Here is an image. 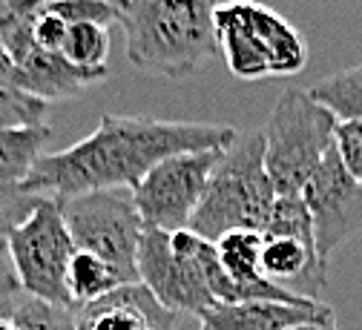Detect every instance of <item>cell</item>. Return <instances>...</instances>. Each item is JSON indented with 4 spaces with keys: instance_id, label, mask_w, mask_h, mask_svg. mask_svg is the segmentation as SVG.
I'll return each mask as SVG.
<instances>
[{
    "instance_id": "cell-1",
    "label": "cell",
    "mask_w": 362,
    "mask_h": 330,
    "mask_svg": "<svg viewBox=\"0 0 362 330\" xmlns=\"http://www.w3.org/2000/svg\"><path fill=\"white\" fill-rule=\"evenodd\" d=\"M236 135L239 132L228 124L107 112L78 144L61 153H43L21 190L58 201L93 190H135L158 161L178 153L224 150L233 144Z\"/></svg>"
},
{
    "instance_id": "cell-2",
    "label": "cell",
    "mask_w": 362,
    "mask_h": 330,
    "mask_svg": "<svg viewBox=\"0 0 362 330\" xmlns=\"http://www.w3.org/2000/svg\"><path fill=\"white\" fill-rule=\"evenodd\" d=\"M221 0H129L121 12L127 61L144 75L185 81L216 55V6Z\"/></svg>"
},
{
    "instance_id": "cell-3",
    "label": "cell",
    "mask_w": 362,
    "mask_h": 330,
    "mask_svg": "<svg viewBox=\"0 0 362 330\" xmlns=\"http://www.w3.org/2000/svg\"><path fill=\"white\" fill-rule=\"evenodd\" d=\"M276 201V190L264 170V138L262 132L236 135V141L221 153L204 196L190 218V230L218 242L230 230L262 232Z\"/></svg>"
},
{
    "instance_id": "cell-4",
    "label": "cell",
    "mask_w": 362,
    "mask_h": 330,
    "mask_svg": "<svg viewBox=\"0 0 362 330\" xmlns=\"http://www.w3.org/2000/svg\"><path fill=\"white\" fill-rule=\"evenodd\" d=\"M216 43L239 81L293 78L308 66V40L276 9L256 0L216 6Z\"/></svg>"
},
{
    "instance_id": "cell-5",
    "label": "cell",
    "mask_w": 362,
    "mask_h": 330,
    "mask_svg": "<svg viewBox=\"0 0 362 330\" xmlns=\"http://www.w3.org/2000/svg\"><path fill=\"white\" fill-rule=\"evenodd\" d=\"M337 124L308 89L288 86L282 92L262 129L264 170L276 196H302L308 178L334 147Z\"/></svg>"
},
{
    "instance_id": "cell-6",
    "label": "cell",
    "mask_w": 362,
    "mask_h": 330,
    "mask_svg": "<svg viewBox=\"0 0 362 330\" xmlns=\"http://www.w3.org/2000/svg\"><path fill=\"white\" fill-rule=\"evenodd\" d=\"M9 244L23 296L72 307L66 270L75 253V242L64 221L61 201L40 199L23 216V221L15 224Z\"/></svg>"
},
{
    "instance_id": "cell-7",
    "label": "cell",
    "mask_w": 362,
    "mask_h": 330,
    "mask_svg": "<svg viewBox=\"0 0 362 330\" xmlns=\"http://www.w3.org/2000/svg\"><path fill=\"white\" fill-rule=\"evenodd\" d=\"M64 221L72 232L78 250L95 253L110 261L124 281H139V244L144 235V221L132 204L129 193L121 190H93L61 199Z\"/></svg>"
},
{
    "instance_id": "cell-8",
    "label": "cell",
    "mask_w": 362,
    "mask_h": 330,
    "mask_svg": "<svg viewBox=\"0 0 362 330\" xmlns=\"http://www.w3.org/2000/svg\"><path fill=\"white\" fill-rule=\"evenodd\" d=\"M224 150L178 153L158 161L139 181V187L129 190L132 204L139 210L144 227H153L161 232L190 230V218Z\"/></svg>"
},
{
    "instance_id": "cell-9",
    "label": "cell",
    "mask_w": 362,
    "mask_h": 330,
    "mask_svg": "<svg viewBox=\"0 0 362 330\" xmlns=\"http://www.w3.org/2000/svg\"><path fill=\"white\" fill-rule=\"evenodd\" d=\"M302 199L313 221L316 253L328 264L342 244L362 232V184L342 164L337 153V138L322 164L308 178Z\"/></svg>"
},
{
    "instance_id": "cell-10",
    "label": "cell",
    "mask_w": 362,
    "mask_h": 330,
    "mask_svg": "<svg viewBox=\"0 0 362 330\" xmlns=\"http://www.w3.org/2000/svg\"><path fill=\"white\" fill-rule=\"evenodd\" d=\"M178 313L164 307L141 281L75 307V330H175Z\"/></svg>"
},
{
    "instance_id": "cell-11",
    "label": "cell",
    "mask_w": 362,
    "mask_h": 330,
    "mask_svg": "<svg viewBox=\"0 0 362 330\" xmlns=\"http://www.w3.org/2000/svg\"><path fill=\"white\" fill-rule=\"evenodd\" d=\"M107 78H110V66H101V69L78 66L66 61L61 52H47L40 46H35L29 58L15 72V86L40 101L52 104V101L78 98L83 92L101 86Z\"/></svg>"
},
{
    "instance_id": "cell-12",
    "label": "cell",
    "mask_w": 362,
    "mask_h": 330,
    "mask_svg": "<svg viewBox=\"0 0 362 330\" xmlns=\"http://www.w3.org/2000/svg\"><path fill=\"white\" fill-rule=\"evenodd\" d=\"M325 261L316 253L313 242L293 235H262V273L274 285L320 302L325 288Z\"/></svg>"
},
{
    "instance_id": "cell-13",
    "label": "cell",
    "mask_w": 362,
    "mask_h": 330,
    "mask_svg": "<svg viewBox=\"0 0 362 330\" xmlns=\"http://www.w3.org/2000/svg\"><path fill=\"white\" fill-rule=\"evenodd\" d=\"M334 316V307L322 302H270V299H250L236 305H216L202 316V330H288L302 322Z\"/></svg>"
},
{
    "instance_id": "cell-14",
    "label": "cell",
    "mask_w": 362,
    "mask_h": 330,
    "mask_svg": "<svg viewBox=\"0 0 362 330\" xmlns=\"http://www.w3.org/2000/svg\"><path fill=\"white\" fill-rule=\"evenodd\" d=\"M43 196L23 193L21 187H12V190H0V316H12V310L23 299L21 281H18V273H15V261H12L9 235H12L15 224L23 221V216Z\"/></svg>"
},
{
    "instance_id": "cell-15",
    "label": "cell",
    "mask_w": 362,
    "mask_h": 330,
    "mask_svg": "<svg viewBox=\"0 0 362 330\" xmlns=\"http://www.w3.org/2000/svg\"><path fill=\"white\" fill-rule=\"evenodd\" d=\"M52 126H12L0 129V190H12L26 181L43 147L49 144Z\"/></svg>"
},
{
    "instance_id": "cell-16",
    "label": "cell",
    "mask_w": 362,
    "mask_h": 330,
    "mask_svg": "<svg viewBox=\"0 0 362 330\" xmlns=\"http://www.w3.org/2000/svg\"><path fill=\"white\" fill-rule=\"evenodd\" d=\"M121 285H129V281H124V276L110 261H104L95 253H86V250L75 247L69 270H66V288H69L72 307L95 302V299L112 293Z\"/></svg>"
},
{
    "instance_id": "cell-17",
    "label": "cell",
    "mask_w": 362,
    "mask_h": 330,
    "mask_svg": "<svg viewBox=\"0 0 362 330\" xmlns=\"http://www.w3.org/2000/svg\"><path fill=\"white\" fill-rule=\"evenodd\" d=\"M308 92H310V98L320 101L339 124H348V121L362 124V64L322 78Z\"/></svg>"
},
{
    "instance_id": "cell-18",
    "label": "cell",
    "mask_w": 362,
    "mask_h": 330,
    "mask_svg": "<svg viewBox=\"0 0 362 330\" xmlns=\"http://www.w3.org/2000/svg\"><path fill=\"white\" fill-rule=\"evenodd\" d=\"M112 49V35L110 26H98V23H72L66 29V40L61 55L78 66H89V69H101L107 66Z\"/></svg>"
},
{
    "instance_id": "cell-19",
    "label": "cell",
    "mask_w": 362,
    "mask_h": 330,
    "mask_svg": "<svg viewBox=\"0 0 362 330\" xmlns=\"http://www.w3.org/2000/svg\"><path fill=\"white\" fill-rule=\"evenodd\" d=\"M49 115V104L40 101L29 92L12 86V83H0V129H12V126H43Z\"/></svg>"
},
{
    "instance_id": "cell-20",
    "label": "cell",
    "mask_w": 362,
    "mask_h": 330,
    "mask_svg": "<svg viewBox=\"0 0 362 330\" xmlns=\"http://www.w3.org/2000/svg\"><path fill=\"white\" fill-rule=\"evenodd\" d=\"M262 235H293V239L313 242V221L305 207V199L302 196H276Z\"/></svg>"
},
{
    "instance_id": "cell-21",
    "label": "cell",
    "mask_w": 362,
    "mask_h": 330,
    "mask_svg": "<svg viewBox=\"0 0 362 330\" xmlns=\"http://www.w3.org/2000/svg\"><path fill=\"white\" fill-rule=\"evenodd\" d=\"M12 319L21 330H75V307L52 305L43 299L23 296L12 310Z\"/></svg>"
},
{
    "instance_id": "cell-22",
    "label": "cell",
    "mask_w": 362,
    "mask_h": 330,
    "mask_svg": "<svg viewBox=\"0 0 362 330\" xmlns=\"http://www.w3.org/2000/svg\"><path fill=\"white\" fill-rule=\"evenodd\" d=\"M49 6L66 26L72 23H98V26H112L121 20V6L110 4V0H49Z\"/></svg>"
},
{
    "instance_id": "cell-23",
    "label": "cell",
    "mask_w": 362,
    "mask_h": 330,
    "mask_svg": "<svg viewBox=\"0 0 362 330\" xmlns=\"http://www.w3.org/2000/svg\"><path fill=\"white\" fill-rule=\"evenodd\" d=\"M66 20H61L49 6L37 4V15H35V23H32V35H35V43L40 49L47 52H61L64 49V40H66Z\"/></svg>"
},
{
    "instance_id": "cell-24",
    "label": "cell",
    "mask_w": 362,
    "mask_h": 330,
    "mask_svg": "<svg viewBox=\"0 0 362 330\" xmlns=\"http://www.w3.org/2000/svg\"><path fill=\"white\" fill-rule=\"evenodd\" d=\"M337 153L348 172L362 184V124H337Z\"/></svg>"
},
{
    "instance_id": "cell-25",
    "label": "cell",
    "mask_w": 362,
    "mask_h": 330,
    "mask_svg": "<svg viewBox=\"0 0 362 330\" xmlns=\"http://www.w3.org/2000/svg\"><path fill=\"white\" fill-rule=\"evenodd\" d=\"M288 330H337V313L334 316H325V319H313V322H302V324H293Z\"/></svg>"
},
{
    "instance_id": "cell-26",
    "label": "cell",
    "mask_w": 362,
    "mask_h": 330,
    "mask_svg": "<svg viewBox=\"0 0 362 330\" xmlns=\"http://www.w3.org/2000/svg\"><path fill=\"white\" fill-rule=\"evenodd\" d=\"M0 330H21L12 316H0Z\"/></svg>"
},
{
    "instance_id": "cell-27",
    "label": "cell",
    "mask_w": 362,
    "mask_h": 330,
    "mask_svg": "<svg viewBox=\"0 0 362 330\" xmlns=\"http://www.w3.org/2000/svg\"><path fill=\"white\" fill-rule=\"evenodd\" d=\"M37 4H49V0H37ZM110 4H115V6L127 9V4H129V0H110Z\"/></svg>"
},
{
    "instance_id": "cell-28",
    "label": "cell",
    "mask_w": 362,
    "mask_h": 330,
    "mask_svg": "<svg viewBox=\"0 0 362 330\" xmlns=\"http://www.w3.org/2000/svg\"><path fill=\"white\" fill-rule=\"evenodd\" d=\"M12 4H18V0H0V12H4V9H9Z\"/></svg>"
}]
</instances>
